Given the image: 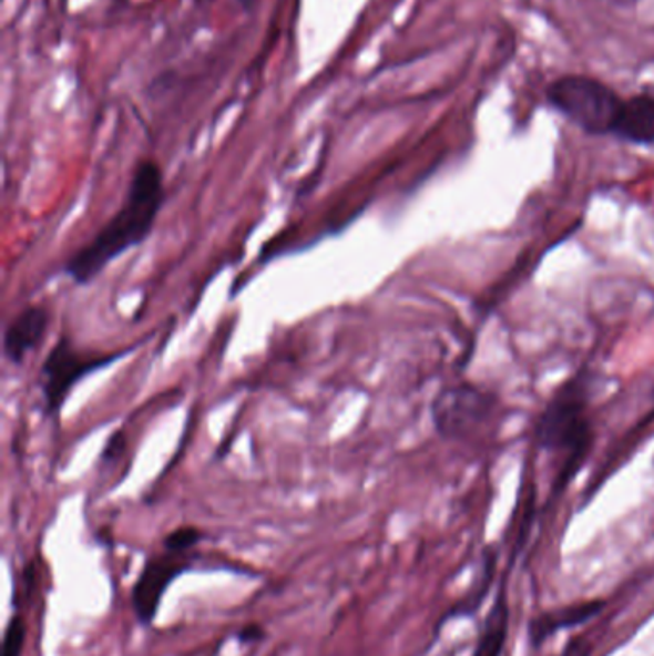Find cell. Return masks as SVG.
I'll list each match as a JSON object with an SVG mask.
<instances>
[{
	"mask_svg": "<svg viewBox=\"0 0 654 656\" xmlns=\"http://www.w3.org/2000/svg\"><path fill=\"white\" fill-rule=\"evenodd\" d=\"M548 101L590 135H612L624 99L599 79L564 75L548 86Z\"/></svg>",
	"mask_w": 654,
	"mask_h": 656,
	"instance_id": "obj_3",
	"label": "cell"
},
{
	"mask_svg": "<svg viewBox=\"0 0 654 656\" xmlns=\"http://www.w3.org/2000/svg\"><path fill=\"white\" fill-rule=\"evenodd\" d=\"M25 634L28 626L20 614H14L12 621L8 622L4 629V639H2V656H22L23 645H25Z\"/></svg>",
	"mask_w": 654,
	"mask_h": 656,
	"instance_id": "obj_12",
	"label": "cell"
},
{
	"mask_svg": "<svg viewBox=\"0 0 654 656\" xmlns=\"http://www.w3.org/2000/svg\"><path fill=\"white\" fill-rule=\"evenodd\" d=\"M605 608V601H585L578 605L562 606L559 611H549L533 616L528 624L530 643L538 649L549 637L559 634L562 629L576 628L591 618H595Z\"/></svg>",
	"mask_w": 654,
	"mask_h": 656,
	"instance_id": "obj_8",
	"label": "cell"
},
{
	"mask_svg": "<svg viewBox=\"0 0 654 656\" xmlns=\"http://www.w3.org/2000/svg\"><path fill=\"white\" fill-rule=\"evenodd\" d=\"M165 201L164 175L156 162L144 160L131 177L125 202L117 214L100 228L91 243L79 248L64 264L75 285H86L125 252L143 244L156 225Z\"/></svg>",
	"mask_w": 654,
	"mask_h": 656,
	"instance_id": "obj_1",
	"label": "cell"
},
{
	"mask_svg": "<svg viewBox=\"0 0 654 656\" xmlns=\"http://www.w3.org/2000/svg\"><path fill=\"white\" fill-rule=\"evenodd\" d=\"M538 442L549 453L564 457L561 482L578 471L591 445V421L587 417V396L580 380H572L549 401L538 422Z\"/></svg>",
	"mask_w": 654,
	"mask_h": 656,
	"instance_id": "obj_2",
	"label": "cell"
},
{
	"mask_svg": "<svg viewBox=\"0 0 654 656\" xmlns=\"http://www.w3.org/2000/svg\"><path fill=\"white\" fill-rule=\"evenodd\" d=\"M238 642L241 643H257L262 642L265 637V629L264 626H259V624H248V626H244L241 632H238Z\"/></svg>",
	"mask_w": 654,
	"mask_h": 656,
	"instance_id": "obj_14",
	"label": "cell"
},
{
	"mask_svg": "<svg viewBox=\"0 0 654 656\" xmlns=\"http://www.w3.org/2000/svg\"><path fill=\"white\" fill-rule=\"evenodd\" d=\"M495 409V398L482 388L459 385L448 388L436 398L432 406L435 427L448 440H461L490 419Z\"/></svg>",
	"mask_w": 654,
	"mask_h": 656,
	"instance_id": "obj_5",
	"label": "cell"
},
{
	"mask_svg": "<svg viewBox=\"0 0 654 656\" xmlns=\"http://www.w3.org/2000/svg\"><path fill=\"white\" fill-rule=\"evenodd\" d=\"M612 135L632 144H654V91H645L622 104Z\"/></svg>",
	"mask_w": 654,
	"mask_h": 656,
	"instance_id": "obj_9",
	"label": "cell"
},
{
	"mask_svg": "<svg viewBox=\"0 0 654 656\" xmlns=\"http://www.w3.org/2000/svg\"><path fill=\"white\" fill-rule=\"evenodd\" d=\"M244 2H246V0H244Z\"/></svg>",
	"mask_w": 654,
	"mask_h": 656,
	"instance_id": "obj_16",
	"label": "cell"
},
{
	"mask_svg": "<svg viewBox=\"0 0 654 656\" xmlns=\"http://www.w3.org/2000/svg\"><path fill=\"white\" fill-rule=\"evenodd\" d=\"M202 540V532L193 526H185V529L173 530L164 540L165 550L171 551H188L193 550L194 545H198Z\"/></svg>",
	"mask_w": 654,
	"mask_h": 656,
	"instance_id": "obj_13",
	"label": "cell"
},
{
	"mask_svg": "<svg viewBox=\"0 0 654 656\" xmlns=\"http://www.w3.org/2000/svg\"><path fill=\"white\" fill-rule=\"evenodd\" d=\"M620 2H635V0H620Z\"/></svg>",
	"mask_w": 654,
	"mask_h": 656,
	"instance_id": "obj_15",
	"label": "cell"
},
{
	"mask_svg": "<svg viewBox=\"0 0 654 656\" xmlns=\"http://www.w3.org/2000/svg\"><path fill=\"white\" fill-rule=\"evenodd\" d=\"M493 578H495V556L486 555L484 568L478 574L477 582L472 584V590L456 606L449 608L448 614L443 616L441 622L459 618V616H472V614L477 613L480 605H482V601H484L486 593L490 590Z\"/></svg>",
	"mask_w": 654,
	"mask_h": 656,
	"instance_id": "obj_11",
	"label": "cell"
},
{
	"mask_svg": "<svg viewBox=\"0 0 654 656\" xmlns=\"http://www.w3.org/2000/svg\"><path fill=\"white\" fill-rule=\"evenodd\" d=\"M509 603L505 592L499 593L490 613L486 616L484 628L480 632L477 647L472 656H501L505 649L507 634H509Z\"/></svg>",
	"mask_w": 654,
	"mask_h": 656,
	"instance_id": "obj_10",
	"label": "cell"
},
{
	"mask_svg": "<svg viewBox=\"0 0 654 656\" xmlns=\"http://www.w3.org/2000/svg\"><path fill=\"white\" fill-rule=\"evenodd\" d=\"M50 314L44 307H28L14 317L4 330V357L12 365H22L25 357L43 344L49 330Z\"/></svg>",
	"mask_w": 654,
	"mask_h": 656,
	"instance_id": "obj_7",
	"label": "cell"
},
{
	"mask_svg": "<svg viewBox=\"0 0 654 656\" xmlns=\"http://www.w3.org/2000/svg\"><path fill=\"white\" fill-rule=\"evenodd\" d=\"M131 350L93 353V351L78 350L65 336H62L41 367V392H43L47 414L57 417L79 380L122 359Z\"/></svg>",
	"mask_w": 654,
	"mask_h": 656,
	"instance_id": "obj_4",
	"label": "cell"
},
{
	"mask_svg": "<svg viewBox=\"0 0 654 656\" xmlns=\"http://www.w3.org/2000/svg\"><path fill=\"white\" fill-rule=\"evenodd\" d=\"M185 551L165 550L160 555L150 556L144 564L143 572L136 578L133 587V608L136 621L143 626H150L156 618L157 608L162 605L165 592L183 572L191 568V558Z\"/></svg>",
	"mask_w": 654,
	"mask_h": 656,
	"instance_id": "obj_6",
	"label": "cell"
}]
</instances>
